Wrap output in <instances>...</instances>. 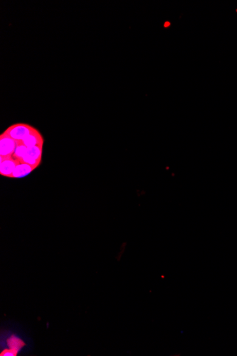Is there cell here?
<instances>
[{"label": "cell", "instance_id": "obj_8", "mask_svg": "<svg viewBox=\"0 0 237 356\" xmlns=\"http://www.w3.org/2000/svg\"><path fill=\"white\" fill-rule=\"evenodd\" d=\"M27 147L24 146V144H21V143L17 142V147L15 149V152H14L13 156L12 158H15V159L18 160V161H21L24 157L26 155L27 152Z\"/></svg>", "mask_w": 237, "mask_h": 356}, {"label": "cell", "instance_id": "obj_2", "mask_svg": "<svg viewBox=\"0 0 237 356\" xmlns=\"http://www.w3.org/2000/svg\"><path fill=\"white\" fill-rule=\"evenodd\" d=\"M17 147V141L4 133L0 136V156L1 158H10L13 156Z\"/></svg>", "mask_w": 237, "mask_h": 356}, {"label": "cell", "instance_id": "obj_5", "mask_svg": "<svg viewBox=\"0 0 237 356\" xmlns=\"http://www.w3.org/2000/svg\"><path fill=\"white\" fill-rule=\"evenodd\" d=\"M35 169V167L29 165V164H25V163H19L17 166V167L15 168V171H14L11 178H23V177L29 175Z\"/></svg>", "mask_w": 237, "mask_h": 356}, {"label": "cell", "instance_id": "obj_6", "mask_svg": "<svg viewBox=\"0 0 237 356\" xmlns=\"http://www.w3.org/2000/svg\"><path fill=\"white\" fill-rule=\"evenodd\" d=\"M42 152L43 147L37 146V147H29L27 149L26 155L41 162V158H42Z\"/></svg>", "mask_w": 237, "mask_h": 356}, {"label": "cell", "instance_id": "obj_3", "mask_svg": "<svg viewBox=\"0 0 237 356\" xmlns=\"http://www.w3.org/2000/svg\"><path fill=\"white\" fill-rule=\"evenodd\" d=\"M1 164H0V174L4 177L11 178L14 171L17 166L19 164V161L13 158H0Z\"/></svg>", "mask_w": 237, "mask_h": 356}, {"label": "cell", "instance_id": "obj_4", "mask_svg": "<svg viewBox=\"0 0 237 356\" xmlns=\"http://www.w3.org/2000/svg\"><path fill=\"white\" fill-rule=\"evenodd\" d=\"M17 143H21V144H24L27 148L37 147V146H38V147H43L44 139H43L41 133L36 130L34 133L29 135L24 140L21 141V142Z\"/></svg>", "mask_w": 237, "mask_h": 356}, {"label": "cell", "instance_id": "obj_9", "mask_svg": "<svg viewBox=\"0 0 237 356\" xmlns=\"http://www.w3.org/2000/svg\"><path fill=\"white\" fill-rule=\"evenodd\" d=\"M17 353L12 350L8 349L3 351L1 354V356H17Z\"/></svg>", "mask_w": 237, "mask_h": 356}, {"label": "cell", "instance_id": "obj_1", "mask_svg": "<svg viewBox=\"0 0 237 356\" xmlns=\"http://www.w3.org/2000/svg\"><path fill=\"white\" fill-rule=\"evenodd\" d=\"M36 130V129L29 124L17 123L9 127L3 133L17 142H21Z\"/></svg>", "mask_w": 237, "mask_h": 356}, {"label": "cell", "instance_id": "obj_7", "mask_svg": "<svg viewBox=\"0 0 237 356\" xmlns=\"http://www.w3.org/2000/svg\"><path fill=\"white\" fill-rule=\"evenodd\" d=\"M7 344H8L9 349L12 350L18 354L19 350L24 346V343L22 340L17 337L12 336L7 340Z\"/></svg>", "mask_w": 237, "mask_h": 356}]
</instances>
